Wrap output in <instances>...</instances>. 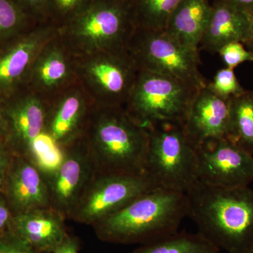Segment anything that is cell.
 I'll return each mask as SVG.
<instances>
[{"label": "cell", "mask_w": 253, "mask_h": 253, "mask_svg": "<svg viewBox=\"0 0 253 253\" xmlns=\"http://www.w3.org/2000/svg\"><path fill=\"white\" fill-rule=\"evenodd\" d=\"M187 217L199 234L228 253L253 251V189L214 187L199 180L185 193Z\"/></svg>", "instance_id": "cell-1"}, {"label": "cell", "mask_w": 253, "mask_h": 253, "mask_svg": "<svg viewBox=\"0 0 253 253\" xmlns=\"http://www.w3.org/2000/svg\"><path fill=\"white\" fill-rule=\"evenodd\" d=\"M83 136L98 173L144 175L149 130L125 107L94 105Z\"/></svg>", "instance_id": "cell-2"}, {"label": "cell", "mask_w": 253, "mask_h": 253, "mask_svg": "<svg viewBox=\"0 0 253 253\" xmlns=\"http://www.w3.org/2000/svg\"><path fill=\"white\" fill-rule=\"evenodd\" d=\"M186 217L185 193L155 188L94 226L106 242L145 244L176 232Z\"/></svg>", "instance_id": "cell-3"}, {"label": "cell", "mask_w": 253, "mask_h": 253, "mask_svg": "<svg viewBox=\"0 0 253 253\" xmlns=\"http://www.w3.org/2000/svg\"><path fill=\"white\" fill-rule=\"evenodd\" d=\"M135 29L129 0H91L59 27L58 35L79 57L126 49Z\"/></svg>", "instance_id": "cell-4"}, {"label": "cell", "mask_w": 253, "mask_h": 253, "mask_svg": "<svg viewBox=\"0 0 253 253\" xmlns=\"http://www.w3.org/2000/svg\"><path fill=\"white\" fill-rule=\"evenodd\" d=\"M4 108L6 145L13 154L27 158L38 168L54 165L61 149L46 132V100L25 87L5 98Z\"/></svg>", "instance_id": "cell-5"}, {"label": "cell", "mask_w": 253, "mask_h": 253, "mask_svg": "<svg viewBox=\"0 0 253 253\" xmlns=\"http://www.w3.org/2000/svg\"><path fill=\"white\" fill-rule=\"evenodd\" d=\"M199 88L179 78L139 70L125 109L145 127L184 125Z\"/></svg>", "instance_id": "cell-6"}, {"label": "cell", "mask_w": 253, "mask_h": 253, "mask_svg": "<svg viewBox=\"0 0 253 253\" xmlns=\"http://www.w3.org/2000/svg\"><path fill=\"white\" fill-rule=\"evenodd\" d=\"M144 175L154 187L186 193L198 179L196 149L182 125L148 128Z\"/></svg>", "instance_id": "cell-7"}, {"label": "cell", "mask_w": 253, "mask_h": 253, "mask_svg": "<svg viewBox=\"0 0 253 253\" xmlns=\"http://www.w3.org/2000/svg\"><path fill=\"white\" fill-rule=\"evenodd\" d=\"M139 70L179 78L199 89L206 83L199 51L182 45L165 31L136 28L126 46Z\"/></svg>", "instance_id": "cell-8"}, {"label": "cell", "mask_w": 253, "mask_h": 253, "mask_svg": "<svg viewBox=\"0 0 253 253\" xmlns=\"http://www.w3.org/2000/svg\"><path fill=\"white\" fill-rule=\"evenodd\" d=\"M139 71L126 49L76 57L78 82L98 106L125 107Z\"/></svg>", "instance_id": "cell-9"}, {"label": "cell", "mask_w": 253, "mask_h": 253, "mask_svg": "<svg viewBox=\"0 0 253 253\" xmlns=\"http://www.w3.org/2000/svg\"><path fill=\"white\" fill-rule=\"evenodd\" d=\"M155 188L144 175L97 173L86 186L70 218L94 225Z\"/></svg>", "instance_id": "cell-10"}, {"label": "cell", "mask_w": 253, "mask_h": 253, "mask_svg": "<svg viewBox=\"0 0 253 253\" xmlns=\"http://www.w3.org/2000/svg\"><path fill=\"white\" fill-rule=\"evenodd\" d=\"M198 179L214 187L249 186L253 155L227 137L211 139L196 148Z\"/></svg>", "instance_id": "cell-11"}, {"label": "cell", "mask_w": 253, "mask_h": 253, "mask_svg": "<svg viewBox=\"0 0 253 253\" xmlns=\"http://www.w3.org/2000/svg\"><path fill=\"white\" fill-rule=\"evenodd\" d=\"M97 169L83 136L63 149L59 167L45 176L51 208L71 217L82 195Z\"/></svg>", "instance_id": "cell-12"}, {"label": "cell", "mask_w": 253, "mask_h": 253, "mask_svg": "<svg viewBox=\"0 0 253 253\" xmlns=\"http://www.w3.org/2000/svg\"><path fill=\"white\" fill-rule=\"evenodd\" d=\"M58 31L54 23H38L0 47L1 97H9L26 87L36 58Z\"/></svg>", "instance_id": "cell-13"}, {"label": "cell", "mask_w": 253, "mask_h": 253, "mask_svg": "<svg viewBox=\"0 0 253 253\" xmlns=\"http://www.w3.org/2000/svg\"><path fill=\"white\" fill-rule=\"evenodd\" d=\"M46 102V132L63 149L84 134L94 102L78 81Z\"/></svg>", "instance_id": "cell-14"}, {"label": "cell", "mask_w": 253, "mask_h": 253, "mask_svg": "<svg viewBox=\"0 0 253 253\" xmlns=\"http://www.w3.org/2000/svg\"><path fill=\"white\" fill-rule=\"evenodd\" d=\"M77 81L76 56L57 34L38 54L26 87L49 101Z\"/></svg>", "instance_id": "cell-15"}, {"label": "cell", "mask_w": 253, "mask_h": 253, "mask_svg": "<svg viewBox=\"0 0 253 253\" xmlns=\"http://www.w3.org/2000/svg\"><path fill=\"white\" fill-rule=\"evenodd\" d=\"M1 190L13 215L51 208L45 176L23 156L14 154Z\"/></svg>", "instance_id": "cell-16"}, {"label": "cell", "mask_w": 253, "mask_h": 253, "mask_svg": "<svg viewBox=\"0 0 253 253\" xmlns=\"http://www.w3.org/2000/svg\"><path fill=\"white\" fill-rule=\"evenodd\" d=\"M229 113V99L217 96L208 86L198 91L183 125L196 149L206 141L226 137Z\"/></svg>", "instance_id": "cell-17"}, {"label": "cell", "mask_w": 253, "mask_h": 253, "mask_svg": "<svg viewBox=\"0 0 253 253\" xmlns=\"http://www.w3.org/2000/svg\"><path fill=\"white\" fill-rule=\"evenodd\" d=\"M64 217L52 208L37 210L11 218L9 229L41 253H53L68 234Z\"/></svg>", "instance_id": "cell-18"}, {"label": "cell", "mask_w": 253, "mask_h": 253, "mask_svg": "<svg viewBox=\"0 0 253 253\" xmlns=\"http://www.w3.org/2000/svg\"><path fill=\"white\" fill-rule=\"evenodd\" d=\"M251 27L250 14L226 0H215L200 45L210 52L217 53L223 46L246 43Z\"/></svg>", "instance_id": "cell-19"}, {"label": "cell", "mask_w": 253, "mask_h": 253, "mask_svg": "<svg viewBox=\"0 0 253 253\" xmlns=\"http://www.w3.org/2000/svg\"><path fill=\"white\" fill-rule=\"evenodd\" d=\"M211 9L209 0H181L165 31L182 45L199 51Z\"/></svg>", "instance_id": "cell-20"}, {"label": "cell", "mask_w": 253, "mask_h": 253, "mask_svg": "<svg viewBox=\"0 0 253 253\" xmlns=\"http://www.w3.org/2000/svg\"><path fill=\"white\" fill-rule=\"evenodd\" d=\"M229 108L226 137L253 155V90L231 97Z\"/></svg>", "instance_id": "cell-21"}, {"label": "cell", "mask_w": 253, "mask_h": 253, "mask_svg": "<svg viewBox=\"0 0 253 253\" xmlns=\"http://www.w3.org/2000/svg\"><path fill=\"white\" fill-rule=\"evenodd\" d=\"M220 250L199 232L182 231L144 244L131 253H219Z\"/></svg>", "instance_id": "cell-22"}, {"label": "cell", "mask_w": 253, "mask_h": 253, "mask_svg": "<svg viewBox=\"0 0 253 253\" xmlns=\"http://www.w3.org/2000/svg\"><path fill=\"white\" fill-rule=\"evenodd\" d=\"M181 0H129L136 28L165 31Z\"/></svg>", "instance_id": "cell-23"}, {"label": "cell", "mask_w": 253, "mask_h": 253, "mask_svg": "<svg viewBox=\"0 0 253 253\" xmlns=\"http://www.w3.org/2000/svg\"><path fill=\"white\" fill-rule=\"evenodd\" d=\"M34 25L12 0H0V47Z\"/></svg>", "instance_id": "cell-24"}, {"label": "cell", "mask_w": 253, "mask_h": 253, "mask_svg": "<svg viewBox=\"0 0 253 253\" xmlns=\"http://www.w3.org/2000/svg\"><path fill=\"white\" fill-rule=\"evenodd\" d=\"M207 86L214 94L225 99H230L246 91L240 84L234 69L227 67L218 70Z\"/></svg>", "instance_id": "cell-25"}, {"label": "cell", "mask_w": 253, "mask_h": 253, "mask_svg": "<svg viewBox=\"0 0 253 253\" xmlns=\"http://www.w3.org/2000/svg\"><path fill=\"white\" fill-rule=\"evenodd\" d=\"M91 0H47L49 22L58 27L69 21Z\"/></svg>", "instance_id": "cell-26"}, {"label": "cell", "mask_w": 253, "mask_h": 253, "mask_svg": "<svg viewBox=\"0 0 253 253\" xmlns=\"http://www.w3.org/2000/svg\"><path fill=\"white\" fill-rule=\"evenodd\" d=\"M226 67L234 69L241 63L253 62V53L250 51L244 43L233 42L223 46L218 51Z\"/></svg>", "instance_id": "cell-27"}, {"label": "cell", "mask_w": 253, "mask_h": 253, "mask_svg": "<svg viewBox=\"0 0 253 253\" xmlns=\"http://www.w3.org/2000/svg\"><path fill=\"white\" fill-rule=\"evenodd\" d=\"M35 24L49 22L47 0H12Z\"/></svg>", "instance_id": "cell-28"}, {"label": "cell", "mask_w": 253, "mask_h": 253, "mask_svg": "<svg viewBox=\"0 0 253 253\" xmlns=\"http://www.w3.org/2000/svg\"><path fill=\"white\" fill-rule=\"evenodd\" d=\"M0 253H41L11 229L0 234Z\"/></svg>", "instance_id": "cell-29"}, {"label": "cell", "mask_w": 253, "mask_h": 253, "mask_svg": "<svg viewBox=\"0 0 253 253\" xmlns=\"http://www.w3.org/2000/svg\"><path fill=\"white\" fill-rule=\"evenodd\" d=\"M13 156L14 154L6 144H0V191L4 186Z\"/></svg>", "instance_id": "cell-30"}, {"label": "cell", "mask_w": 253, "mask_h": 253, "mask_svg": "<svg viewBox=\"0 0 253 253\" xmlns=\"http://www.w3.org/2000/svg\"><path fill=\"white\" fill-rule=\"evenodd\" d=\"M12 217L9 204L0 191V234L9 229Z\"/></svg>", "instance_id": "cell-31"}, {"label": "cell", "mask_w": 253, "mask_h": 253, "mask_svg": "<svg viewBox=\"0 0 253 253\" xmlns=\"http://www.w3.org/2000/svg\"><path fill=\"white\" fill-rule=\"evenodd\" d=\"M80 244L77 238L68 236L53 253H79Z\"/></svg>", "instance_id": "cell-32"}, {"label": "cell", "mask_w": 253, "mask_h": 253, "mask_svg": "<svg viewBox=\"0 0 253 253\" xmlns=\"http://www.w3.org/2000/svg\"><path fill=\"white\" fill-rule=\"evenodd\" d=\"M7 139V122L5 113L4 99L0 96V144H6Z\"/></svg>", "instance_id": "cell-33"}, {"label": "cell", "mask_w": 253, "mask_h": 253, "mask_svg": "<svg viewBox=\"0 0 253 253\" xmlns=\"http://www.w3.org/2000/svg\"><path fill=\"white\" fill-rule=\"evenodd\" d=\"M249 13L253 11V0H226Z\"/></svg>", "instance_id": "cell-34"}, {"label": "cell", "mask_w": 253, "mask_h": 253, "mask_svg": "<svg viewBox=\"0 0 253 253\" xmlns=\"http://www.w3.org/2000/svg\"><path fill=\"white\" fill-rule=\"evenodd\" d=\"M251 17V27H250V33L249 38L245 43V46H247V49L253 53V11L249 13Z\"/></svg>", "instance_id": "cell-35"}, {"label": "cell", "mask_w": 253, "mask_h": 253, "mask_svg": "<svg viewBox=\"0 0 253 253\" xmlns=\"http://www.w3.org/2000/svg\"><path fill=\"white\" fill-rule=\"evenodd\" d=\"M253 253V251H252V253Z\"/></svg>", "instance_id": "cell-36"}]
</instances>
